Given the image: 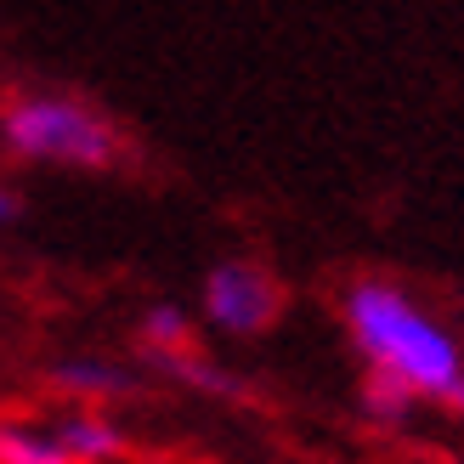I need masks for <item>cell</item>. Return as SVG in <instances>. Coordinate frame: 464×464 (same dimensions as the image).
I'll use <instances>...</instances> for the list:
<instances>
[{
	"label": "cell",
	"mask_w": 464,
	"mask_h": 464,
	"mask_svg": "<svg viewBox=\"0 0 464 464\" xmlns=\"http://www.w3.org/2000/svg\"><path fill=\"white\" fill-rule=\"evenodd\" d=\"M340 329L362 362V380L402 391L413 408L464 413V340L397 277H352L340 289Z\"/></svg>",
	"instance_id": "cell-1"
},
{
	"label": "cell",
	"mask_w": 464,
	"mask_h": 464,
	"mask_svg": "<svg viewBox=\"0 0 464 464\" xmlns=\"http://www.w3.org/2000/svg\"><path fill=\"white\" fill-rule=\"evenodd\" d=\"M0 153L23 170L108 176L130 159V136L102 102L68 85H17L0 97Z\"/></svg>",
	"instance_id": "cell-2"
},
{
	"label": "cell",
	"mask_w": 464,
	"mask_h": 464,
	"mask_svg": "<svg viewBox=\"0 0 464 464\" xmlns=\"http://www.w3.org/2000/svg\"><path fill=\"white\" fill-rule=\"evenodd\" d=\"M289 312V289L255 255H221L198 284V323L221 340H261Z\"/></svg>",
	"instance_id": "cell-3"
},
{
	"label": "cell",
	"mask_w": 464,
	"mask_h": 464,
	"mask_svg": "<svg viewBox=\"0 0 464 464\" xmlns=\"http://www.w3.org/2000/svg\"><path fill=\"white\" fill-rule=\"evenodd\" d=\"M45 385L57 391L63 408H120L136 397V368L120 357H102V352H74V357H57L45 368Z\"/></svg>",
	"instance_id": "cell-4"
},
{
	"label": "cell",
	"mask_w": 464,
	"mask_h": 464,
	"mask_svg": "<svg viewBox=\"0 0 464 464\" xmlns=\"http://www.w3.org/2000/svg\"><path fill=\"white\" fill-rule=\"evenodd\" d=\"M52 425L74 464H125L130 459V430L120 420V408H57Z\"/></svg>",
	"instance_id": "cell-5"
},
{
	"label": "cell",
	"mask_w": 464,
	"mask_h": 464,
	"mask_svg": "<svg viewBox=\"0 0 464 464\" xmlns=\"http://www.w3.org/2000/svg\"><path fill=\"white\" fill-rule=\"evenodd\" d=\"M198 312L193 306H181V300H153V306L136 317V345H142V357H148V368H170L176 357H188V352H198Z\"/></svg>",
	"instance_id": "cell-6"
},
{
	"label": "cell",
	"mask_w": 464,
	"mask_h": 464,
	"mask_svg": "<svg viewBox=\"0 0 464 464\" xmlns=\"http://www.w3.org/2000/svg\"><path fill=\"white\" fill-rule=\"evenodd\" d=\"M0 464H74V459L57 442L52 413H45V420H34V413H6V420H0Z\"/></svg>",
	"instance_id": "cell-7"
},
{
	"label": "cell",
	"mask_w": 464,
	"mask_h": 464,
	"mask_svg": "<svg viewBox=\"0 0 464 464\" xmlns=\"http://www.w3.org/2000/svg\"><path fill=\"white\" fill-rule=\"evenodd\" d=\"M362 413H368L374 425L397 430V425H408L420 408H413V402L402 397V391H391V385H380V380H362Z\"/></svg>",
	"instance_id": "cell-8"
},
{
	"label": "cell",
	"mask_w": 464,
	"mask_h": 464,
	"mask_svg": "<svg viewBox=\"0 0 464 464\" xmlns=\"http://www.w3.org/2000/svg\"><path fill=\"white\" fill-rule=\"evenodd\" d=\"M17 216H23V198H17V188H6V181H0V232H6Z\"/></svg>",
	"instance_id": "cell-9"
}]
</instances>
